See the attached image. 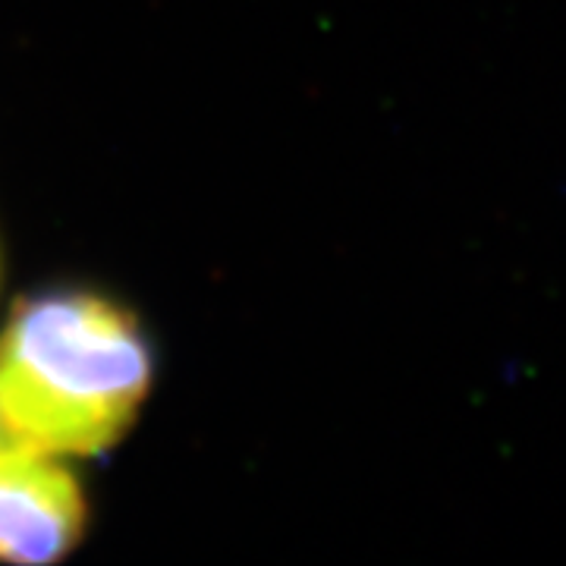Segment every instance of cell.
<instances>
[{
  "instance_id": "2",
  "label": "cell",
  "mask_w": 566,
  "mask_h": 566,
  "mask_svg": "<svg viewBox=\"0 0 566 566\" xmlns=\"http://www.w3.org/2000/svg\"><path fill=\"white\" fill-rule=\"evenodd\" d=\"M85 528L80 482L51 453L0 441V560L51 564Z\"/></svg>"
},
{
  "instance_id": "3",
  "label": "cell",
  "mask_w": 566,
  "mask_h": 566,
  "mask_svg": "<svg viewBox=\"0 0 566 566\" xmlns=\"http://www.w3.org/2000/svg\"><path fill=\"white\" fill-rule=\"evenodd\" d=\"M0 441H3V434H0Z\"/></svg>"
},
{
  "instance_id": "1",
  "label": "cell",
  "mask_w": 566,
  "mask_h": 566,
  "mask_svg": "<svg viewBox=\"0 0 566 566\" xmlns=\"http://www.w3.org/2000/svg\"><path fill=\"white\" fill-rule=\"evenodd\" d=\"M151 385L139 324L95 293L22 303L0 334V434L51 457H95L123 438Z\"/></svg>"
}]
</instances>
